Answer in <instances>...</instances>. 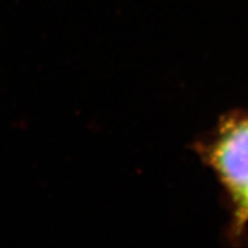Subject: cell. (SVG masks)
<instances>
[{
	"instance_id": "obj_1",
	"label": "cell",
	"mask_w": 248,
	"mask_h": 248,
	"mask_svg": "<svg viewBox=\"0 0 248 248\" xmlns=\"http://www.w3.org/2000/svg\"><path fill=\"white\" fill-rule=\"evenodd\" d=\"M202 156L233 198L248 189V119L223 124Z\"/></svg>"
},
{
	"instance_id": "obj_2",
	"label": "cell",
	"mask_w": 248,
	"mask_h": 248,
	"mask_svg": "<svg viewBox=\"0 0 248 248\" xmlns=\"http://www.w3.org/2000/svg\"><path fill=\"white\" fill-rule=\"evenodd\" d=\"M234 200L237 202V206H238L239 219L243 220V219L248 218V189Z\"/></svg>"
}]
</instances>
